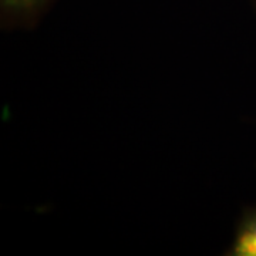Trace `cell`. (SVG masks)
<instances>
[{"instance_id":"cell-2","label":"cell","mask_w":256,"mask_h":256,"mask_svg":"<svg viewBox=\"0 0 256 256\" xmlns=\"http://www.w3.org/2000/svg\"><path fill=\"white\" fill-rule=\"evenodd\" d=\"M225 256H256V204L244 210Z\"/></svg>"},{"instance_id":"cell-1","label":"cell","mask_w":256,"mask_h":256,"mask_svg":"<svg viewBox=\"0 0 256 256\" xmlns=\"http://www.w3.org/2000/svg\"><path fill=\"white\" fill-rule=\"evenodd\" d=\"M57 0H0V28L3 32L33 30Z\"/></svg>"},{"instance_id":"cell-3","label":"cell","mask_w":256,"mask_h":256,"mask_svg":"<svg viewBox=\"0 0 256 256\" xmlns=\"http://www.w3.org/2000/svg\"><path fill=\"white\" fill-rule=\"evenodd\" d=\"M250 3L254 4V8H255V9H256V0H250Z\"/></svg>"}]
</instances>
